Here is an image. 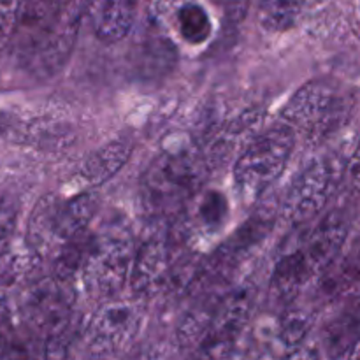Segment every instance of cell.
Instances as JSON below:
<instances>
[{"mask_svg": "<svg viewBox=\"0 0 360 360\" xmlns=\"http://www.w3.org/2000/svg\"><path fill=\"white\" fill-rule=\"evenodd\" d=\"M95 2L97 0H49V4L60 14L76 21H83V18L90 13Z\"/></svg>", "mask_w": 360, "mask_h": 360, "instance_id": "7402d4cb", "label": "cell"}, {"mask_svg": "<svg viewBox=\"0 0 360 360\" xmlns=\"http://www.w3.org/2000/svg\"><path fill=\"white\" fill-rule=\"evenodd\" d=\"M16 206L9 200H0V248L6 246L16 225Z\"/></svg>", "mask_w": 360, "mask_h": 360, "instance_id": "603a6c76", "label": "cell"}, {"mask_svg": "<svg viewBox=\"0 0 360 360\" xmlns=\"http://www.w3.org/2000/svg\"><path fill=\"white\" fill-rule=\"evenodd\" d=\"M143 323L136 302L111 301L102 304L86 329L88 348L94 355H109L134 341Z\"/></svg>", "mask_w": 360, "mask_h": 360, "instance_id": "ba28073f", "label": "cell"}, {"mask_svg": "<svg viewBox=\"0 0 360 360\" xmlns=\"http://www.w3.org/2000/svg\"><path fill=\"white\" fill-rule=\"evenodd\" d=\"M139 0H97L91 7V23L101 41L118 42L134 27Z\"/></svg>", "mask_w": 360, "mask_h": 360, "instance_id": "4fadbf2b", "label": "cell"}, {"mask_svg": "<svg viewBox=\"0 0 360 360\" xmlns=\"http://www.w3.org/2000/svg\"><path fill=\"white\" fill-rule=\"evenodd\" d=\"M347 104L326 83L311 81L299 88L281 111L283 123L306 139L320 141L343 123Z\"/></svg>", "mask_w": 360, "mask_h": 360, "instance_id": "8992f818", "label": "cell"}, {"mask_svg": "<svg viewBox=\"0 0 360 360\" xmlns=\"http://www.w3.org/2000/svg\"><path fill=\"white\" fill-rule=\"evenodd\" d=\"M176 20H178L179 35L188 44H202L211 35L210 14L199 4L185 2L179 6Z\"/></svg>", "mask_w": 360, "mask_h": 360, "instance_id": "d6986e66", "label": "cell"}, {"mask_svg": "<svg viewBox=\"0 0 360 360\" xmlns=\"http://www.w3.org/2000/svg\"><path fill=\"white\" fill-rule=\"evenodd\" d=\"M333 183L334 171L329 162L320 158L309 164L281 199V218L292 224H301L315 217L329 199Z\"/></svg>", "mask_w": 360, "mask_h": 360, "instance_id": "9c48e42d", "label": "cell"}, {"mask_svg": "<svg viewBox=\"0 0 360 360\" xmlns=\"http://www.w3.org/2000/svg\"><path fill=\"white\" fill-rule=\"evenodd\" d=\"M27 0H0V44L13 37L23 16Z\"/></svg>", "mask_w": 360, "mask_h": 360, "instance_id": "44dd1931", "label": "cell"}, {"mask_svg": "<svg viewBox=\"0 0 360 360\" xmlns=\"http://www.w3.org/2000/svg\"><path fill=\"white\" fill-rule=\"evenodd\" d=\"M304 0H259V23L267 32L292 28L301 14Z\"/></svg>", "mask_w": 360, "mask_h": 360, "instance_id": "ac0fdd59", "label": "cell"}, {"mask_svg": "<svg viewBox=\"0 0 360 360\" xmlns=\"http://www.w3.org/2000/svg\"><path fill=\"white\" fill-rule=\"evenodd\" d=\"M164 224L165 221H151L150 231L143 236L136 248L130 287L137 297H151L171 278V241Z\"/></svg>", "mask_w": 360, "mask_h": 360, "instance_id": "52a82bcc", "label": "cell"}, {"mask_svg": "<svg viewBox=\"0 0 360 360\" xmlns=\"http://www.w3.org/2000/svg\"><path fill=\"white\" fill-rule=\"evenodd\" d=\"M295 132L287 123L260 132L239 153L234 165V185L246 202H255L283 172L292 150Z\"/></svg>", "mask_w": 360, "mask_h": 360, "instance_id": "3957f363", "label": "cell"}, {"mask_svg": "<svg viewBox=\"0 0 360 360\" xmlns=\"http://www.w3.org/2000/svg\"><path fill=\"white\" fill-rule=\"evenodd\" d=\"M348 355H350V357H360V338H359V341L355 343V347L352 348V352Z\"/></svg>", "mask_w": 360, "mask_h": 360, "instance_id": "484cf974", "label": "cell"}, {"mask_svg": "<svg viewBox=\"0 0 360 360\" xmlns=\"http://www.w3.org/2000/svg\"><path fill=\"white\" fill-rule=\"evenodd\" d=\"M97 211L91 193H79L70 199L48 195L35 206L28 224V245L41 255H51L62 246L86 232Z\"/></svg>", "mask_w": 360, "mask_h": 360, "instance_id": "277c9868", "label": "cell"}, {"mask_svg": "<svg viewBox=\"0 0 360 360\" xmlns=\"http://www.w3.org/2000/svg\"><path fill=\"white\" fill-rule=\"evenodd\" d=\"M264 118H266V111L262 108H252L229 122L207 144V150L204 153L207 167L224 165L234 157L236 151L245 150L260 134Z\"/></svg>", "mask_w": 360, "mask_h": 360, "instance_id": "8fae6325", "label": "cell"}, {"mask_svg": "<svg viewBox=\"0 0 360 360\" xmlns=\"http://www.w3.org/2000/svg\"><path fill=\"white\" fill-rule=\"evenodd\" d=\"M217 295H210L202 302L193 306L178 327V341L185 348H200L213 322L214 308H217Z\"/></svg>", "mask_w": 360, "mask_h": 360, "instance_id": "e0dca14e", "label": "cell"}, {"mask_svg": "<svg viewBox=\"0 0 360 360\" xmlns=\"http://www.w3.org/2000/svg\"><path fill=\"white\" fill-rule=\"evenodd\" d=\"M229 214L227 199L217 190L197 193L186 210L179 214L185 220L186 234L202 232V234H217L225 225Z\"/></svg>", "mask_w": 360, "mask_h": 360, "instance_id": "5bb4252c", "label": "cell"}, {"mask_svg": "<svg viewBox=\"0 0 360 360\" xmlns=\"http://www.w3.org/2000/svg\"><path fill=\"white\" fill-rule=\"evenodd\" d=\"M347 239V225L336 217H327L309 231L308 238L299 245L315 276L323 274L340 255Z\"/></svg>", "mask_w": 360, "mask_h": 360, "instance_id": "7c38bea8", "label": "cell"}, {"mask_svg": "<svg viewBox=\"0 0 360 360\" xmlns=\"http://www.w3.org/2000/svg\"><path fill=\"white\" fill-rule=\"evenodd\" d=\"M130 158V146L127 141H111L101 150L91 153L81 167V179L88 186H98L109 181Z\"/></svg>", "mask_w": 360, "mask_h": 360, "instance_id": "9a60e30c", "label": "cell"}, {"mask_svg": "<svg viewBox=\"0 0 360 360\" xmlns=\"http://www.w3.org/2000/svg\"><path fill=\"white\" fill-rule=\"evenodd\" d=\"M350 171H352V174L355 176V178H360V141H359V144H357V150H355V153H354V158H352V162H350Z\"/></svg>", "mask_w": 360, "mask_h": 360, "instance_id": "d4e9b609", "label": "cell"}, {"mask_svg": "<svg viewBox=\"0 0 360 360\" xmlns=\"http://www.w3.org/2000/svg\"><path fill=\"white\" fill-rule=\"evenodd\" d=\"M360 338V301L352 302L347 309L330 320L323 340L333 355H348Z\"/></svg>", "mask_w": 360, "mask_h": 360, "instance_id": "2e32d148", "label": "cell"}, {"mask_svg": "<svg viewBox=\"0 0 360 360\" xmlns=\"http://www.w3.org/2000/svg\"><path fill=\"white\" fill-rule=\"evenodd\" d=\"M76 294L70 281L49 276L37 281L21 299V316L32 333L46 340V352L51 357H63V334L72 316Z\"/></svg>", "mask_w": 360, "mask_h": 360, "instance_id": "5b68a950", "label": "cell"}, {"mask_svg": "<svg viewBox=\"0 0 360 360\" xmlns=\"http://www.w3.org/2000/svg\"><path fill=\"white\" fill-rule=\"evenodd\" d=\"M204 155L195 150L165 151L144 174L141 200L153 220L167 221L179 218L193 197L200 192L207 174Z\"/></svg>", "mask_w": 360, "mask_h": 360, "instance_id": "6da1fadb", "label": "cell"}, {"mask_svg": "<svg viewBox=\"0 0 360 360\" xmlns=\"http://www.w3.org/2000/svg\"><path fill=\"white\" fill-rule=\"evenodd\" d=\"M134 255V238L123 225H111L91 236L77 273L86 294L95 301L115 297L129 280Z\"/></svg>", "mask_w": 360, "mask_h": 360, "instance_id": "7a4b0ae2", "label": "cell"}, {"mask_svg": "<svg viewBox=\"0 0 360 360\" xmlns=\"http://www.w3.org/2000/svg\"><path fill=\"white\" fill-rule=\"evenodd\" d=\"M253 301H255V290L250 285H243L234 290H229L227 294L218 295L213 322L200 348L210 352L229 347L245 329L252 315Z\"/></svg>", "mask_w": 360, "mask_h": 360, "instance_id": "30bf717a", "label": "cell"}, {"mask_svg": "<svg viewBox=\"0 0 360 360\" xmlns=\"http://www.w3.org/2000/svg\"><path fill=\"white\" fill-rule=\"evenodd\" d=\"M185 2H190V0H153V7L157 13H169Z\"/></svg>", "mask_w": 360, "mask_h": 360, "instance_id": "cb8c5ba5", "label": "cell"}, {"mask_svg": "<svg viewBox=\"0 0 360 360\" xmlns=\"http://www.w3.org/2000/svg\"><path fill=\"white\" fill-rule=\"evenodd\" d=\"M313 327V316L304 309H290L280 322V341L290 350H297Z\"/></svg>", "mask_w": 360, "mask_h": 360, "instance_id": "ffe728a7", "label": "cell"}]
</instances>
